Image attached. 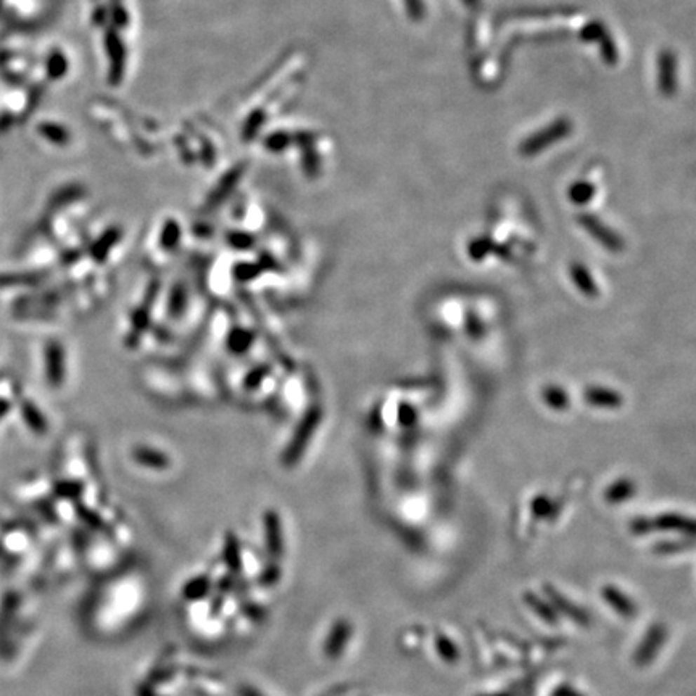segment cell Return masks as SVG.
Returning a JSON list of instances; mask_svg holds the SVG:
<instances>
[{"mask_svg":"<svg viewBox=\"0 0 696 696\" xmlns=\"http://www.w3.org/2000/svg\"><path fill=\"white\" fill-rule=\"evenodd\" d=\"M319 421H321L319 408H313V410H309L307 413V416L303 417L300 426H298L295 434H293L292 442L286 450L284 461L287 466H292L295 461L300 460V456L303 455L304 448H307L309 439H312V435L314 434V431H316Z\"/></svg>","mask_w":696,"mask_h":696,"instance_id":"6da1fadb","label":"cell"},{"mask_svg":"<svg viewBox=\"0 0 696 696\" xmlns=\"http://www.w3.org/2000/svg\"><path fill=\"white\" fill-rule=\"evenodd\" d=\"M666 638V629L662 625H652L648 630L645 640L641 641V645L638 646L637 652H635V661L638 662L640 666L650 664V662L655 660L656 652L660 651L662 641Z\"/></svg>","mask_w":696,"mask_h":696,"instance_id":"7a4b0ae2","label":"cell"},{"mask_svg":"<svg viewBox=\"0 0 696 696\" xmlns=\"http://www.w3.org/2000/svg\"><path fill=\"white\" fill-rule=\"evenodd\" d=\"M46 371L47 379L52 385L58 387L65 377V355L63 348L57 342H51L46 350Z\"/></svg>","mask_w":696,"mask_h":696,"instance_id":"3957f363","label":"cell"},{"mask_svg":"<svg viewBox=\"0 0 696 696\" xmlns=\"http://www.w3.org/2000/svg\"><path fill=\"white\" fill-rule=\"evenodd\" d=\"M545 591H547L548 598L551 600L556 611L566 614V616H569L575 624H579V625H589L590 624L589 614H587L584 609L575 606L574 603L566 600V596L559 594L556 589H553V587H550V585H545Z\"/></svg>","mask_w":696,"mask_h":696,"instance_id":"277c9868","label":"cell"},{"mask_svg":"<svg viewBox=\"0 0 696 696\" xmlns=\"http://www.w3.org/2000/svg\"><path fill=\"white\" fill-rule=\"evenodd\" d=\"M601 596L603 600L608 601V605L611 606L614 611L621 614L624 617H632L637 613V606L635 603L630 600L627 595H624L617 587L614 585H605L601 589Z\"/></svg>","mask_w":696,"mask_h":696,"instance_id":"5b68a950","label":"cell"},{"mask_svg":"<svg viewBox=\"0 0 696 696\" xmlns=\"http://www.w3.org/2000/svg\"><path fill=\"white\" fill-rule=\"evenodd\" d=\"M650 524L651 530H676L688 535H693L695 532L693 521L681 514H662L652 522L650 521Z\"/></svg>","mask_w":696,"mask_h":696,"instance_id":"8992f818","label":"cell"},{"mask_svg":"<svg viewBox=\"0 0 696 696\" xmlns=\"http://www.w3.org/2000/svg\"><path fill=\"white\" fill-rule=\"evenodd\" d=\"M524 601L527 603V605H529V608L537 614L538 617L542 619L543 622H547L550 625L558 624V611L553 606L548 605V603L543 601L540 596L532 594V591H527V594L524 595Z\"/></svg>","mask_w":696,"mask_h":696,"instance_id":"52a82bcc","label":"cell"},{"mask_svg":"<svg viewBox=\"0 0 696 696\" xmlns=\"http://www.w3.org/2000/svg\"><path fill=\"white\" fill-rule=\"evenodd\" d=\"M435 650H437L440 657H442L445 662L455 664V662L460 661L458 646L455 645L453 640L445 637V635H439V637H435Z\"/></svg>","mask_w":696,"mask_h":696,"instance_id":"ba28073f","label":"cell"},{"mask_svg":"<svg viewBox=\"0 0 696 696\" xmlns=\"http://www.w3.org/2000/svg\"><path fill=\"white\" fill-rule=\"evenodd\" d=\"M21 413H23V417H25V421L29 424V427L32 429V431H36V432H46V429H47V422L46 420H44V416L41 415V411L37 410V408L29 403V401H26V403H23V406H21Z\"/></svg>","mask_w":696,"mask_h":696,"instance_id":"9c48e42d","label":"cell"},{"mask_svg":"<svg viewBox=\"0 0 696 696\" xmlns=\"http://www.w3.org/2000/svg\"><path fill=\"white\" fill-rule=\"evenodd\" d=\"M134 458L138 460L139 463L150 467H165L168 463L165 455H161L160 451L152 448H138L134 451Z\"/></svg>","mask_w":696,"mask_h":696,"instance_id":"30bf717a","label":"cell"},{"mask_svg":"<svg viewBox=\"0 0 696 696\" xmlns=\"http://www.w3.org/2000/svg\"><path fill=\"white\" fill-rule=\"evenodd\" d=\"M587 399H589L590 403L603 405V406H614L619 403L617 395H614L608 390H590L589 394H587Z\"/></svg>","mask_w":696,"mask_h":696,"instance_id":"8fae6325","label":"cell"},{"mask_svg":"<svg viewBox=\"0 0 696 696\" xmlns=\"http://www.w3.org/2000/svg\"><path fill=\"white\" fill-rule=\"evenodd\" d=\"M116 239H118V234H115L113 231L110 234H107V236L102 237L100 241L95 243L94 248H92V255H94L97 260H102L108 252H110V248L113 247V243H115Z\"/></svg>","mask_w":696,"mask_h":696,"instance_id":"7c38bea8","label":"cell"},{"mask_svg":"<svg viewBox=\"0 0 696 696\" xmlns=\"http://www.w3.org/2000/svg\"><path fill=\"white\" fill-rule=\"evenodd\" d=\"M252 335H250L248 333H246V330H236V333L231 334V339H229V347H231V350L234 352H246L248 345L252 344Z\"/></svg>","mask_w":696,"mask_h":696,"instance_id":"4fadbf2b","label":"cell"},{"mask_svg":"<svg viewBox=\"0 0 696 696\" xmlns=\"http://www.w3.org/2000/svg\"><path fill=\"white\" fill-rule=\"evenodd\" d=\"M634 492V486H630L629 482H617L616 486L609 488V492H608V500L609 502H621V500L624 498H627L632 495Z\"/></svg>","mask_w":696,"mask_h":696,"instance_id":"5bb4252c","label":"cell"},{"mask_svg":"<svg viewBox=\"0 0 696 696\" xmlns=\"http://www.w3.org/2000/svg\"><path fill=\"white\" fill-rule=\"evenodd\" d=\"M348 632H350V630H348V627H347L345 624H340L339 627H337L334 637L330 638V641H329L330 651L335 652V655H337V652H339L342 650V646H344V641L347 640L348 635H350Z\"/></svg>","mask_w":696,"mask_h":696,"instance_id":"9a60e30c","label":"cell"},{"mask_svg":"<svg viewBox=\"0 0 696 696\" xmlns=\"http://www.w3.org/2000/svg\"><path fill=\"white\" fill-rule=\"evenodd\" d=\"M178 241H179V229L174 225H168L165 232H163V236H161L163 247L171 250V248L176 247Z\"/></svg>","mask_w":696,"mask_h":696,"instance_id":"2e32d148","label":"cell"},{"mask_svg":"<svg viewBox=\"0 0 696 696\" xmlns=\"http://www.w3.org/2000/svg\"><path fill=\"white\" fill-rule=\"evenodd\" d=\"M184 303H186V293H184L182 289H176L173 292V298H171V313L173 314L182 313Z\"/></svg>","mask_w":696,"mask_h":696,"instance_id":"e0dca14e","label":"cell"},{"mask_svg":"<svg viewBox=\"0 0 696 696\" xmlns=\"http://www.w3.org/2000/svg\"><path fill=\"white\" fill-rule=\"evenodd\" d=\"M574 277H575V281H577V284L579 287H582V290H585V292H591L594 290L595 292V287L594 284H590V281H587V273H585V269H579V268H575L574 269Z\"/></svg>","mask_w":696,"mask_h":696,"instance_id":"ac0fdd59","label":"cell"},{"mask_svg":"<svg viewBox=\"0 0 696 696\" xmlns=\"http://www.w3.org/2000/svg\"><path fill=\"white\" fill-rule=\"evenodd\" d=\"M29 281V277L28 276H10V274H5V276H0V287H7V286H21V284H25V282H28Z\"/></svg>","mask_w":696,"mask_h":696,"instance_id":"d6986e66","label":"cell"},{"mask_svg":"<svg viewBox=\"0 0 696 696\" xmlns=\"http://www.w3.org/2000/svg\"><path fill=\"white\" fill-rule=\"evenodd\" d=\"M266 376V368H261V369H255L253 373H250V376L247 377V387L250 389H253V387H257V385L261 382V379H263Z\"/></svg>","mask_w":696,"mask_h":696,"instance_id":"ffe728a7","label":"cell"},{"mask_svg":"<svg viewBox=\"0 0 696 696\" xmlns=\"http://www.w3.org/2000/svg\"><path fill=\"white\" fill-rule=\"evenodd\" d=\"M257 273H258V269L255 268V266H250V265H241L236 269V274L241 277V279H250V277H253Z\"/></svg>","mask_w":696,"mask_h":696,"instance_id":"44dd1931","label":"cell"},{"mask_svg":"<svg viewBox=\"0 0 696 696\" xmlns=\"http://www.w3.org/2000/svg\"><path fill=\"white\" fill-rule=\"evenodd\" d=\"M553 696H585V695H582L575 688L569 687V685H561V687L556 688V692L553 693Z\"/></svg>","mask_w":696,"mask_h":696,"instance_id":"7402d4cb","label":"cell"},{"mask_svg":"<svg viewBox=\"0 0 696 696\" xmlns=\"http://www.w3.org/2000/svg\"><path fill=\"white\" fill-rule=\"evenodd\" d=\"M8 410H10V403H8V401L0 400V420H2V417H4L5 415H7Z\"/></svg>","mask_w":696,"mask_h":696,"instance_id":"603a6c76","label":"cell"},{"mask_svg":"<svg viewBox=\"0 0 696 696\" xmlns=\"http://www.w3.org/2000/svg\"><path fill=\"white\" fill-rule=\"evenodd\" d=\"M492 696H509L508 693H498V695H492Z\"/></svg>","mask_w":696,"mask_h":696,"instance_id":"cb8c5ba5","label":"cell"}]
</instances>
